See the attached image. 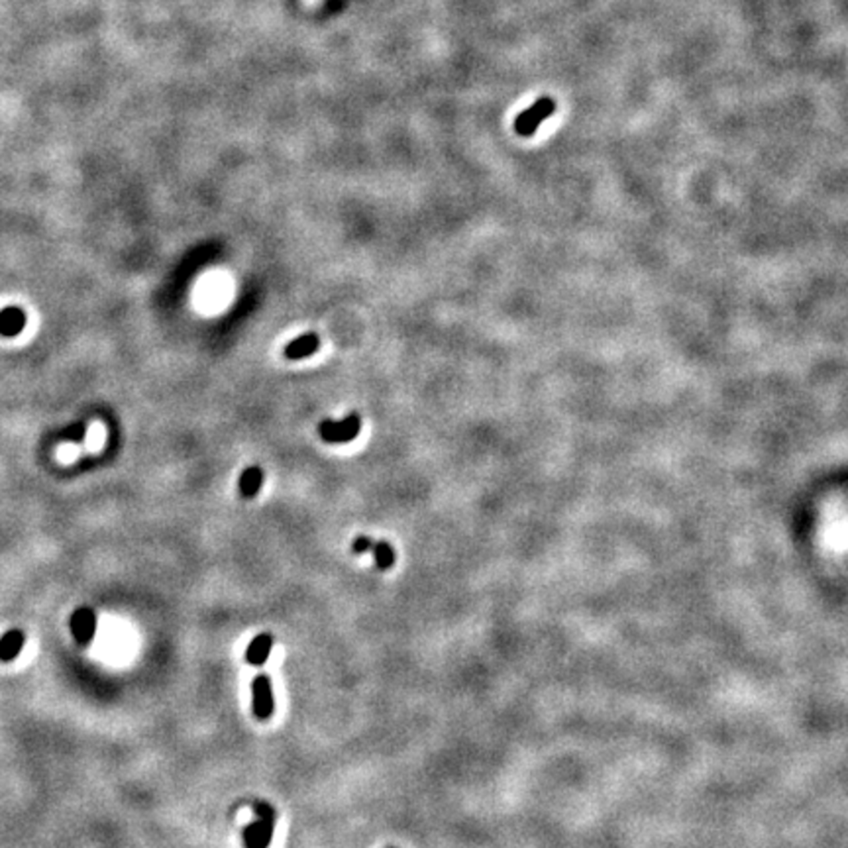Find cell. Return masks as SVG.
Listing matches in <instances>:
<instances>
[{"label": "cell", "mask_w": 848, "mask_h": 848, "mask_svg": "<svg viewBox=\"0 0 848 848\" xmlns=\"http://www.w3.org/2000/svg\"><path fill=\"white\" fill-rule=\"evenodd\" d=\"M254 811L257 819L244 829V844L246 848H270L277 813L265 801H255Z\"/></svg>", "instance_id": "6da1fadb"}, {"label": "cell", "mask_w": 848, "mask_h": 848, "mask_svg": "<svg viewBox=\"0 0 848 848\" xmlns=\"http://www.w3.org/2000/svg\"><path fill=\"white\" fill-rule=\"evenodd\" d=\"M554 112H556L554 98H550V96H542V98H538L536 103L531 104L526 111H523L521 114H518V116H516L513 128H515V132L518 136H523V138H531V136H534V132L538 130L540 124H542V122H544L546 118H550Z\"/></svg>", "instance_id": "7a4b0ae2"}, {"label": "cell", "mask_w": 848, "mask_h": 848, "mask_svg": "<svg viewBox=\"0 0 848 848\" xmlns=\"http://www.w3.org/2000/svg\"><path fill=\"white\" fill-rule=\"evenodd\" d=\"M359 430H362L359 417L357 414H348L342 420H322L320 426H318V434L322 436L325 442H330V444H346V442H352L359 434Z\"/></svg>", "instance_id": "3957f363"}, {"label": "cell", "mask_w": 848, "mask_h": 848, "mask_svg": "<svg viewBox=\"0 0 848 848\" xmlns=\"http://www.w3.org/2000/svg\"><path fill=\"white\" fill-rule=\"evenodd\" d=\"M252 711H254L255 719L260 721H267L271 719V715L275 711V695H273V685L267 674H257L252 682Z\"/></svg>", "instance_id": "277c9868"}, {"label": "cell", "mask_w": 848, "mask_h": 848, "mask_svg": "<svg viewBox=\"0 0 848 848\" xmlns=\"http://www.w3.org/2000/svg\"><path fill=\"white\" fill-rule=\"evenodd\" d=\"M73 638L81 646H88L93 643L96 634V613L91 607H79L73 611L71 620H69Z\"/></svg>", "instance_id": "5b68a950"}, {"label": "cell", "mask_w": 848, "mask_h": 848, "mask_svg": "<svg viewBox=\"0 0 848 848\" xmlns=\"http://www.w3.org/2000/svg\"><path fill=\"white\" fill-rule=\"evenodd\" d=\"M26 636L22 630L12 628L9 633H4L0 636V662L9 664L12 660H16L22 650H24Z\"/></svg>", "instance_id": "8992f818"}, {"label": "cell", "mask_w": 848, "mask_h": 848, "mask_svg": "<svg viewBox=\"0 0 848 848\" xmlns=\"http://www.w3.org/2000/svg\"><path fill=\"white\" fill-rule=\"evenodd\" d=\"M320 348V338L318 334H305L295 338L285 346V357L287 359H302V357L312 356L315 352Z\"/></svg>", "instance_id": "52a82bcc"}, {"label": "cell", "mask_w": 848, "mask_h": 848, "mask_svg": "<svg viewBox=\"0 0 848 848\" xmlns=\"http://www.w3.org/2000/svg\"><path fill=\"white\" fill-rule=\"evenodd\" d=\"M271 648H273V638L271 634H257L250 643L246 650V662L252 666H263L270 658Z\"/></svg>", "instance_id": "ba28073f"}, {"label": "cell", "mask_w": 848, "mask_h": 848, "mask_svg": "<svg viewBox=\"0 0 848 848\" xmlns=\"http://www.w3.org/2000/svg\"><path fill=\"white\" fill-rule=\"evenodd\" d=\"M26 326V315L22 309L6 307L0 310V334L2 336H16Z\"/></svg>", "instance_id": "9c48e42d"}, {"label": "cell", "mask_w": 848, "mask_h": 848, "mask_svg": "<svg viewBox=\"0 0 848 848\" xmlns=\"http://www.w3.org/2000/svg\"><path fill=\"white\" fill-rule=\"evenodd\" d=\"M262 484H263V469L260 468V466H250V468H246L244 471H242V476H240V493H242V497H255L257 493H260V489H262Z\"/></svg>", "instance_id": "30bf717a"}, {"label": "cell", "mask_w": 848, "mask_h": 848, "mask_svg": "<svg viewBox=\"0 0 848 848\" xmlns=\"http://www.w3.org/2000/svg\"><path fill=\"white\" fill-rule=\"evenodd\" d=\"M369 552L373 554V560H375V563H377V568H379V570H389V568H393L397 556H395V550H393V546H391L389 542H385V540L373 542V546Z\"/></svg>", "instance_id": "8fae6325"}, {"label": "cell", "mask_w": 848, "mask_h": 848, "mask_svg": "<svg viewBox=\"0 0 848 848\" xmlns=\"http://www.w3.org/2000/svg\"><path fill=\"white\" fill-rule=\"evenodd\" d=\"M85 432H87V426H85L83 422H77V424H73V426H69V429L65 430L63 438L65 440H69V442H81V440L85 438Z\"/></svg>", "instance_id": "7c38bea8"}, {"label": "cell", "mask_w": 848, "mask_h": 848, "mask_svg": "<svg viewBox=\"0 0 848 848\" xmlns=\"http://www.w3.org/2000/svg\"><path fill=\"white\" fill-rule=\"evenodd\" d=\"M373 546V540L369 538V536H357L356 540H354V546H352V550L356 552V554H365V552H369Z\"/></svg>", "instance_id": "4fadbf2b"}, {"label": "cell", "mask_w": 848, "mask_h": 848, "mask_svg": "<svg viewBox=\"0 0 848 848\" xmlns=\"http://www.w3.org/2000/svg\"><path fill=\"white\" fill-rule=\"evenodd\" d=\"M307 2H318V0H307Z\"/></svg>", "instance_id": "5bb4252c"}]
</instances>
